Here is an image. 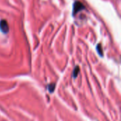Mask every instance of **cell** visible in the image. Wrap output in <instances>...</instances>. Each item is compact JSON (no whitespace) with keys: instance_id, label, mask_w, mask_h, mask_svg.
Returning a JSON list of instances; mask_svg holds the SVG:
<instances>
[{"instance_id":"5b68a950","label":"cell","mask_w":121,"mask_h":121,"mask_svg":"<svg viewBox=\"0 0 121 121\" xmlns=\"http://www.w3.org/2000/svg\"><path fill=\"white\" fill-rule=\"evenodd\" d=\"M79 72V67H76L75 69H74V72H73V77H77V75H78V73Z\"/></svg>"},{"instance_id":"7a4b0ae2","label":"cell","mask_w":121,"mask_h":121,"mask_svg":"<svg viewBox=\"0 0 121 121\" xmlns=\"http://www.w3.org/2000/svg\"><path fill=\"white\" fill-rule=\"evenodd\" d=\"M84 9V6L81 2L75 1L74 4V6H73V15H74L75 13H77L79 11Z\"/></svg>"},{"instance_id":"6da1fadb","label":"cell","mask_w":121,"mask_h":121,"mask_svg":"<svg viewBox=\"0 0 121 121\" xmlns=\"http://www.w3.org/2000/svg\"><path fill=\"white\" fill-rule=\"evenodd\" d=\"M9 24L7 21L6 20H1L0 21V30L3 33L6 34L9 32Z\"/></svg>"},{"instance_id":"3957f363","label":"cell","mask_w":121,"mask_h":121,"mask_svg":"<svg viewBox=\"0 0 121 121\" xmlns=\"http://www.w3.org/2000/svg\"><path fill=\"white\" fill-rule=\"evenodd\" d=\"M48 90L50 91V92H53L54 91V90H55V84H49L48 85Z\"/></svg>"},{"instance_id":"277c9868","label":"cell","mask_w":121,"mask_h":121,"mask_svg":"<svg viewBox=\"0 0 121 121\" xmlns=\"http://www.w3.org/2000/svg\"><path fill=\"white\" fill-rule=\"evenodd\" d=\"M96 49H97V51H98V53L99 54L100 56H103V52H102V48L101 46V45H98L97 47H96Z\"/></svg>"}]
</instances>
